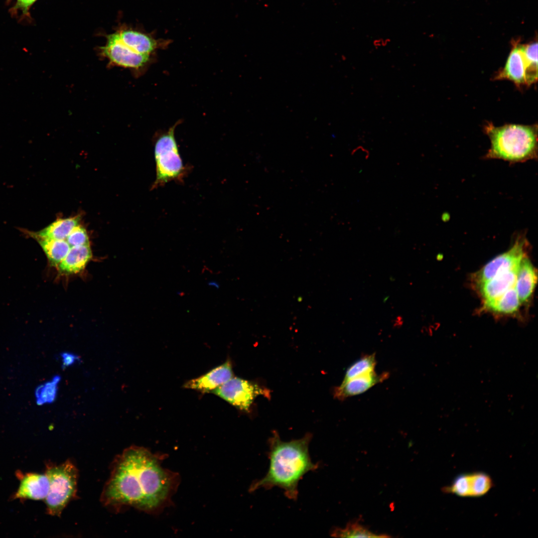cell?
Here are the masks:
<instances>
[{
	"mask_svg": "<svg viewBox=\"0 0 538 538\" xmlns=\"http://www.w3.org/2000/svg\"><path fill=\"white\" fill-rule=\"evenodd\" d=\"M493 485L488 474L475 472L457 476L450 485L443 488V491L459 497H478L486 494Z\"/></svg>",
	"mask_w": 538,
	"mask_h": 538,
	"instance_id": "9c48e42d",
	"label": "cell"
},
{
	"mask_svg": "<svg viewBox=\"0 0 538 538\" xmlns=\"http://www.w3.org/2000/svg\"><path fill=\"white\" fill-rule=\"evenodd\" d=\"M518 269L501 272L476 285L483 299V305L498 299L515 286Z\"/></svg>",
	"mask_w": 538,
	"mask_h": 538,
	"instance_id": "4fadbf2b",
	"label": "cell"
},
{
	"mask_svg": "<svg viewBox=\"0 0 538 538\" xmlns=\"http://www.w3.org/2000/svg\"><path fill=\"white\" fill-rule=\"evenodd\" d=\"M233 377L229 360L206 374L186 382L184 387L202 392H212Z\"/></svg>",
	"mask_w": 538,
	"mask_h": 538,
	"instance_id": "7c38bea8",
	"label": "cell"
},
{
	"mask_svg": "<svg viewBox=\"0 0 538 538\" xmlns=\"http://www.w3.org/2000/svg\"><path fill=\"white\" fill-rule=\"evenodd\" d=\"M61 357L62 361V367L63 369H65L66 367L71 366L76 362H79L80 360L79 356L69 352L62 353L61 354Z\"/></svg>",
	"mask_w": 538,
	"mask_h": 538,
	"instance_id": "4316f807",
	"label": "cell"
},
{
	"mask_svg": "<svg viewBox=\"0 0 538 538\" xmlns=\"http://www.w3.org/2000/svg\"><path fill=\"white\" fill-rule=\"evenodd\" d=\"M79 218L74 217L59 219L47 227L37 232H30V235L33 238L66 240L72 230L79 225Z\"/></svg>",
	"mask_w": 538,
	"mask_h": 538,
	"instance_id": "ac0fdd59",
	"label": "cell"
},
{
	"mask_svg": "<svg viewBox=\"0 0 538 538\" xmlns=\"http://www.w3.org/2000/svg\"><path fill=\"white\" fill-rule=\"evenodd\" d=\"M521 48L529 64L532 80L535 83L538 79V43L533 42L521 45Z\"/></svg>",
	"mask_w": 538,
	"mask_h": 538,
	"instance_id": "cb8c5ba5",
	"label": "cell"
},
{
	"mask_svg": "<svg viewBox=\"0 0 538 538\" xmlns=\"http://www.w3.org/2000/svg\"><path fill=\"white\" fill-rule=\"evenodd\" d=\"M92 257L90 245L72 247L57 267L63 274L78 273L84 269Z\"/></svg>",
	"mask_w": 538,
	"mask_h": 538,
	"instance_id": "e0dca14e",
	"label": "cell"
},
{
	"mask_svg": "<svg viewBox=\"0 0 538 538\" xmlns=\"http://www.w3.org/2000/svg\"><path fill=\"white\" fill-rule=\"evenodd\" d=\"M37 0H17L15 4L11 8V12L12 14L20 13V16L23 18L29 17V9Z\"/></svg>",
	"mask_w": 538,
	"mask_h": 538,
	"instance_id": "484cf974",
	"label": "cell"
},
{
	"mask_svg": "<svg viewBox=\"0 0 538 538\" xmlns=\"http://www.w3.org/2000/svg\"><path fill=\"white\" fill-rule=\"evenodd\" d=\"M331 536L340 538H387L386 535H377L368 530L358 522L349 523L344 529L336 528Z\"/></svg>",
	"mask_w": 538,
	"mask_h": 538,
	"instance_id": "44dd1931",
	"label": "cell"
},
{
	"mask_svg": "<svg viewBox=\"0 0 538 538\" xmlns=\"http://www.w3.org/2000/svg\"><path fill=\"white\" fill-rule=\"evenodd\" d=\"M179 123L159 135L155 140L154 156L156 177L151 189L162 187L171 181L183 183L190 171V167L183 162L175 138V129Z\"/></svg>",
	"mask_w": 538,
	"mask_h": 538,
	"instance_id": "277c9868",
	"label": "cell"
},
{
	"mask_svg": "<svg viewBox=\"0 0 538 538\" xmlns=\"http://www.w3.org/2000/svg\"><path fill=\"white\" fill-rule=\"evenodd\" d=\"M527 244L524 237H518L508 251L495 257L475 274L473 280L476 285L499 273L518 268L525 257Z\"/></svg>",
	"mask_w": 538,
	"mask_h": 538,
	"instance_id": "ba28073f",
	"label": "cell"
},
{
	"mask_svg": "<svg viewBox=\"0 0 538 538\" xmlns=\"http://www.w3.org/2000/svg\"><path fill=\"white\" fill-rule=\"evenodd\" d=\"M65 240L70 247L89 245L87 231L79 225L74 228Z\"/></svg>",
	"mask_w": 538,
	"mask_h": 538,
	"instance_id": "d4e9b609",
	"label": "cell"
},
{
	"mask_svg": "<svg viewBox=\"0 0 538 538\" xmlns=\"http://www.w3.org/2000/svg\"><path fill=\"white\" fill-rule=\"evenodd\" d=\"M175 486V475L162 468L155 455L132 446L113 460L100 501L115 512L133 507L151 513L163 506Z\"/></svg>",
	"mask_w": 538,
	"mask_h": 538,
	"instance_id": "6da1fadb",
	"label": "cell"
},
{
	"mask_svg": "<svg viewBox=\"0 0 538 538\" xmlns=\"http://www.w3.org/2000/svg\"><path fill=\"white\" fill-rule=\"evenodd\" d=\"M101 56L109 64L133 70H138L149 62L151 56L139 53L124 44L115 32L107 35L106 44L100 47Z\"/></svg>",
	"mask_w": 538,
	"mask_h": 538,
	"instance_id": "52a82bcc",
	"label": "cell"
},
{
	"mask_svg": "<svg viewBox=\"0 0 538 538\" xmlns=\"http://www.w3.org/2000/svg\"><path fill=\"white\" fill-rule=\"evenodd\" d=\"M485 132L491 142L486 158L502 159L511 163L537 159V125L511 124L496 127L488 124Z\"/></svg>",
	"mask_w": 538,
	"mask_h": 538,
	"instance_id": "3957f363",
	"label": "cell"
},
{
	"mask_svg": "<svg viewBox=\"0 0 538 538\" xmlns=\"http://www.w3.org/2000/svg\"><path fill=\"white\" fill-rule=\"evenodd\" d=\"M240 410L248 411L259 396L270 398V391L258 384L238 377L229 381L212 392Z\"/></svg>",
	"mask_w": 538,
	"mask_h": 538,
	"instance_id": "8992f818",
	"label": "cell"
},
{
	"mask_svg": "<svg viewBox=\"0 0 538 538\" xmlns=\"http://www.w3.org/2000/svg\"><path fill=\"white\" fill-rule=\"evenodd\" d=\"M504 67L496 75V80H509L520 87L532 85L528 62L523 54L521 45L514 43Z\"/></svg>",
	"mask_w": 538,
	"mask_h": 538,
	"instance_id": "30bf717a",
	"label": "cell"
},
{
	"mask_svg": "<svg viewBox=\"0 0 538 538\" xmlns=\"http://www.w3.org/2000/svg\"><path fill=\"white\" fill-rule=\"evenodd\" d=\"M49 489V481L45 473H28L21 480L14 498L44 500L48 495Z\"/></svg>",
	"mask_w": 538,
	"mask_h": 538,
	"instance_id": "9a60e30c",
	"label": "cell"
},
{
	"mask_svg": "<svg viewBox=\"0 0 538 538\" xmlns=\"http://www.w3.org/2000/svg\"><path fill=\"white\" fill-rule=\"evenodd\" d=\"M49 489L45 499L48 514L60 517L68 503L75 498L77 491L78 470L67 459L59 465L47 467L45 472Z\"/></svg>",
	"mask_w": 538,
	"mask_h": 538,
	"instance_id": "5b68a950",
	"label": "cell"
},
{
	"mask_svg": "<svg viewBox=\"0 0 538 538\" xmlns=\"http://www.w3.org/2000/svg\"><path fill=\"white\" fill-rule=\"evenodd\" d=\"M311 438L312 434L307 433L301 438L284 441L273 431L268 441L269 465L268 472L263 478L252 483L250 491L277 487L283 490L287 498L296 500L300 480L305 474L319 467L318 463L311 461L309 453Z\"/></svg>",
	"mask_w": 538,
	"mask_h": 538,
	"instance_id": "7a4b0ae2",
	"label": "cell"
},
{
	"mask_svg": "<svg viewBox=\"0 0 538 538\" xmlns=\"http://www.w3.org/2000/svg\"><path fill=\"white\" fill-rule=\"evenodd\" d=\"M115 33L124 44L142 54L151 55L157 49L168 44L167 41L156 39L150 35L131 28L121 27Z\"/></svg>",
	"mask_w": 538,
	"mask_h": 538,
	"instance_id": "8fae6325",
	"label": "cell"
},
{
	"mask_svg": "<svg viewBox=\"0 0 538 538\" xmlns=\"http://www.w3.org/2000/svg\"><path fill=\"white\" fill-rule=\"evenodd\" d=\"M520 302L515 286L508 289L501 296L483 305L485 309L503 314H513L520 306Z\"/></svg>",
	"mask_w": 538,
	"mask_h": 538,
	"instance_id": "d6986e66",
	"label": "cell"
},
{
	"mask_svg": "<svg viewBox=\"0 0 538 538\" xmlns=\"http://www.w3.org/2000/svg\"><path fill=\"white\" fill-rule=\"evenodd\" d=\"M207 284L209 286L216 289H219L220 287L219 282L213 279L208 281Z\"/></svg>",
	"mask_w": 538,
	"mask_h": 538,
	"instance_id": "83f0119b",
	"label": "cell"
},
{
	"mask_svg": "<svg viewBox=\"0 0 538 538\" xmlns=\"http://www.w3.org/2000/svg\"><path fill=\"white\" fill-rule=\"evenodd\" d=\"M388 375L386 373L378 375L374 371L356 376L342 382L340 386L335 389L334 395L336 398L343 400L361 394L387 379Z\"/></svg>",
	"mask_w": 538,
	"mask_h": 538,
	"instance_id": "5bb4252c",
	"label": "cell"
},
{
	"mask_svg": "<svg viewBox=\"0 0 538 538\" xmlns=\"http://www.w3.org/2000/svg\"><path fill=\"white\" fill-rule=\"evenodd\" d=\"M50 263L58 267L70 250L67 241L50 239H36Z\"/></svg>",
	"mask_w": 538,
	"mask_h": 538,
	"instance_id": "ffe728a7",
	"label": "cell"
},
{
	"mask_svg": "<svg viewBox=\"0 0 538 538\" xmlns=\"http://www.w3.org/2000/svg\"><path fill=\"white\" fill-rule=\"evenodd\" d=\"M60 377L55 376L50 381L38 387L35 391L36 402L38 405L53 403L56 397Z\"/></svg>",
	"mask_w": 538,
	"mask_h": 538,
	"instance_id": "603a6c76",
	"label": "cell"
},
{
	"mask_svg": "<svg viewBox=\"0 0 538 538\" xmlns=\"http://www.w3.org/2000/svg\"><path fill=\"white\" fill-rule=\"evenodd\" d=\"M376 364L375 355L374 354L361 357L347 368L343 382L356 376L374 371Z\"/></svg>",
	"mask_w": 538,
	"mask_h": 538,
	"instance_id": "7402d4cb",
	"label": "cell"
},
{
	"mask_svg": "<svg viewBox=\"0 0 538 538\" xmlns=\"http://www.w3.org/2000/svg\"><path fill=\"white\" fill-rule=\"evenodd\" d=\"M537 280L536 269L530 260L525 256L519 264L515 286L521 303L529 301Z\"/></svg>",
	"mask_w": 538,
	"mask_h": 538,
	"instance_id": "2e32d148",
	"label": "cell"
}]
</instances>
